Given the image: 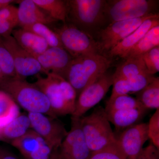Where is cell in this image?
Listing matches in <instances>:
<instances>
[{"instance_id": "obj_1", "label": "cell", "mask_w": 159, "mask_h": 159, "mask_svg": "<svg viewBox=\"0 0 159 159\" xmlns=\"http://www.w3.org/2000/svg\"><path fill=\"white\" fill-rule=\"evenodd\" d=\"M43 77L36 75L34 83L48 99L51 110L56 117L72 115L77 99L76 91L66 80L57 74L50 73Z\"/></svg>"}, {"instance_id": "obj_2", "label": "cell", "mask_w": 159, "mask_h": 159, "mask_svg": "<svg viewBox=\"0 0 159 159\" xmlns=\"http://www.w3.org/2000/svg\"><path fill=\"white\" fill-rule=\"evenodd\" d=\"M0 89L28 112L44 114L57 119L48 98L34 83L17 77L7 78L0 84Z\"/></svg>"}, {"instance_id": "obj_3", "label": "cell", "mask_w": 159, "mask_h": 159, "mask_svg": "<svg viewBox=\"0 0 159 159\" xmlns=\"http://www.w3.org/2000/svg\"><path fill=\"white\" fill-rule=\"evenodd\" d=\"M111 61L102 54H93L74 58L63 78L74 88L77 98L92 83L107 72Z\"/></svg>"}, {"instance_id": "obj_4", "label": "cell", "mask_w": 159, "mask_h": 159, "mask_svg": "<svg viewBox=\"0 0 159 159\" xmlns=\"http://www.w3.org/2000/svg\"><path fill=\"white\" fill-rule=\"evenodd\" d=\"M105 0L66 1L70 24L95 39L99 31L106 27L104 15ZM96 40V39H95Z\"/></svg>"}, {"instance_id": "obj_5", "label": "cell", "mask_w": 159, "mask_h": 159, "mask_svg": "<svg viewBox=\"0 0 159 159\" xmlns=\"http://www.w3.org/2000/svg\"><path fill=\"white\" fill-rule=\"evenodd\" d=\"M80 127L92 153L117 144L104 108L99 106L90 115L80 118Z\"/></svg>"}, {"instance_id": "obj_6", "label": "cell", "mask_w": 159, "mask_h": 159, "mask_svg": "<svg viewBox=\"0 0 159 159\" xmlns=\"http://www.w3.org/2000/svg\"><path fill=\"white\" fill-rule=\"evenodd\" d=\"M159 1L108 0L106 1L104 15L106 27L111 23L133 19L157 13Z\"/></svg>"}, {"instance_id": "obj_7", "label": "cell", "mask_w": 159, "mask_h": 159, "mask_svg": "<svg viewBox=\"0 0 159 159\" xmlns=\"http://www.w3.org/2000/svg\"><path fill=\"white\" fill-rule=\"evenodd\" d=\"M54 30L58 35L62 48L73 58L89 54H102L97 41L72 24L64 23Z\"/></svg>"}, {"instance_id": "obj_8", "label": "cell", "mask_w": 159, "mask_h": 159, "mask_svg": "<svg viewBox=\"0 0 159 159\" xmlns=\"http://www.w3.org/2000/svg\"><path fill=\"white\" fill-rule=\"evenodd\" d=\"M157 13L139 18L111 23L97 33L95 39L101 52L111 51L141 25L145 20Z\"/></svg>"}, {"instance_id": "obj_9", "label": "cell", "mask_w": 159, "mask_h": 159, "mask_svg": "<svg viewBox=\"0 0 159 159\" xmlns=\"http://www.w3.org/2000/svg\"><path fill=\"white\" fill-rule=\"evenodd\" d=\"M113 83V74L107 72L87 86L77 97L71 118L80 119L105 97Z\"/></svg>"}, {"instance_id": "obj_10", "label": "cell", "mask_w": 159, "mask_h": 159, "mask_svg": "<svg viewBox=\"0 0 159 159\" xmlns=\"http://www.w3.org/2000/svg\"><path fill=\"white\" fill-rule=\"evenodd\" d=\"M57 159H89L92 153L86 142L79 119L71 118L70 130L57 150Z\"/></svg>"}, {"instance_id": "obj_11", "label": "cell", "mask_w": 159, "mask_h": 159, "mask_svg": "<svg viewBox=\"0 0 159 159\" xmlns=\"http://www.w3.org/2000/svg\"><path fill=\"white\" fill-rule=\"evenodd\" d=\"M28 116L31 129L42 137L54 151L57 150L68 133L62 122L38 113H29Z\"/></svg>"}, {"instance_id": "obj_12", "label": "cell", "mask_w": 159, "mask_h": 159, "mask_svg": "<svg viewBox=\"0 0 159 159\" xmlns=\"http://www.w3.org/2000/svg\"><path fill=\"white\" fill-rule=\"evenodd\" d=\"M1 38L12 56L16 77L25 80L27 77L37 75L40 73L45 74L44 71L37 59L23 49L11 35Z\"/></svg>"}, {"instance_id": "obj_13", "label": "cell", "mask_w": 159, "mask_h": 159, "mask_svg": "<svg viewBox=\"0 0 159 159\" xmlns=\"http://www.w3.org/2000/svg\"><path fill=\"white\" fill-rule=\"evenodd\" d=\"M117 144L126 159H134L149 139L148 123H139L124 129L116 137Z\"/></svg>"}, {"instance_id": "obj_14", "label": "cell", "mask_w": 159, "mask_h": 159, "mask_svg": "<svg viewBox=\"0 0 159 159\" xmlns=\"http://www.w3.org/2000/svg\"><path fill=\"white\" fill-rule=\"evenodd\" d=\"M11 144L25 158L48 159L54 151L42 137L31 129L22 136L11 141Z\"/></svg>"}, {"instance_id": "obj_15", "label": "cell", "mask_w": 159, "mask_h": 159, "mask_svg": "<svg viewBox=\"0 0 159 159\" xmlns=\"http://www.w3.org/2000/svg\"><path fill=\"white\" fill-rule=\"evenodd\" d=\"M45 74H57L63 78L73 57L61 47H50L42 54L34 56Z\"/></svg>"}, {"instance_id": "obj_16", "label": "cell", "mask_w": 159, "mask_h": 159, "mask_svg": "<svg viewBox=\"0 0 159 159\" xmlns=\"http://www.w3.org/2000/svg\"><path fill=\"white\" fill-rule=\"evenodd\" d=\"M159 25V13L144 21L132 33L108 52L111 57H119L124 59L127 53L139 42L152 28Z\"/></svg>"}, {"instance_id": "obj_17", "label": "cell", "mask_w": 159, "mask_h": 159, "mask_svg": "<svg viewBox=\"0 0 159 159\" xmlns=\"http://www.w3.org/2000/svg\"><path fill=\"white\" fill-rule=\"evenodd\" d=\"M18 9V25L20 28L33 24L52 25L56 21L34 2L33 0L20 1Z\"/></svg>"}, {"instance_id": "obj_18", "label": "cell", "mask_w": 159, "mask_h": 159, "mask_svg": "<svg viewBox=\"0 0 159 159\" xmlns=\"http://www.w3.org/2000/svg\"><path fill=\"white\" fill-rule=\"evenodd\" d=\"M149 73H143L128 79L115 80L109 99L122 95L137 93L151 82L155 78Z\"/></svg>"}, {"instance_id": "obj_19", "label": "cell", "mask_w": 159, "mask_h": 159, "mask_svg": "<svg viewBox=\"0 0 159 159\" xmlns=\"http://www.w3.org/2000/svg\"><path fill=\"white\" fill-rule=\"evenodd\" d=\"M148 111L142 107L114 111L106 114L108 121L113 124L116 130L122 132L139 123Z\"/></svg>"}, {"instance_id": "obj_20", "label": "cell", "mask_w": 159, "mask_h": 159, "mask_svg": "<svg viewBox=\"0 0 159 159\" xmlns=\"http://www.w3.org/2000/svg\"><path fill=\"white\" fill-rule=\"evenodd\" d=\"M11 35L23 49L34 57L42 54L50 48L41 37L22 28L14 29Z\"/></svg>"}, {"instance_id": "obj_21", "label": "cell", "mask_w": 159, "mask_h": 159, "mask_svg": "<svg viewBox=\"0 0 159 159\" xmlns=\"http://www.w3.org/2000/svg\"><path fill=\"white\" fill-rule=\"evenodd\" d=\"M31 129L28 115L20 113L7 125L0 129V138L11 142L22 136Z\"/></svg>"}, {"instance_id": "obj_22", "label": "cell", "mask_w": 159, "mask_h": 159, "mask_svg": "<svg viewBox=\"0 0 159 159\" xmlns=\"http://www.w3.org/2000/svg\"><path fill=\"white\" fill-rule=\"evenodd\" d=\"M117 67L113 74V81L119 79H128L143 73H148L142 56L129 57Z\"/></svg>"}, {"instance_id": "obj_23", "label": "cell", "mask_w": 159, "mask_h": 159, "mask_svg": "<svg viewBox=\"0 0 159 159\" xmlns=\"http://www.w3.org/2000/svg\"><path fill=\"white\" fill-rule=\"evenodd\" d=\"M136 99L147 110L159 109V77L137 93Z\"/></svg>"}, {"instance_id": "obj_24", "label": "cell", "mask_w": 159, "mask_h": 159, "mask_svg": "<svg viewBox=\"0 0 159 159\" xmlns=\"http://www.w3.org/2000/svg\"><path fill=\"white\" fill-rule=\"evenodd\" d=\"M159 46V25L152 28L139 42L125 55L124 59L142 56Z\"/></svg>"}, {"instance_id": "obj_25", "label": "cell", "mask_w": 159, "mask_h": 159, "mask_svg": "<svg viewBox=\"0 0 159 159\" xmlns=\"http://www.w3.org/2000/svg\"><path fill=\"white\" fill-rule=\"evenodd\" d=\"M34 3L55 21L66 23L67 18L66 1L33 0Z\"/></svg>"}, {"instance_id": "obj_26", "label": "cell", "mask_w": 159, "mask_h": 159, "mask_svg": "<svg viewBox=\"0 0 159 159\" xmlns=\"http://www.w3.org/2000/svg\"><path fill=\"white\" fill-rule=\"evenodd\" d=\"M20 113L17 104L13 99L0 90V129L7 125Z\"/></svg>"}, {"instance_id": "obj_27", "label": "cell", "mask_w": 159, "mask_h": 159, "mask_svg": "<svg viewBox=\"0 0 159 159\" xmlns=\"http://www.w3.org/2000/svg\"><path fill=\"white\" fill-rule=\"evenodd\" d=\"M37 34L48 43L50 47H61L62 45L58 35L54 30L44 24H33L22 28Z\"/></svg>"}, {"instance_id": "obj_28", "label": "cell", "mask_w": 159, "mask_h": 159, "mask_svg": "<svg viewBox=\"0 0 159 159\" xmlns=\"http://www.w3.org/2000/svg\"><path fill=\"white\" fill-rule=\"evenodd\" d=\"M143 107L136 98L129 95L118 96L107 101L104 108L106 113L122 110Z\"/></svg>"}, {"instance_id": "obj_29", "label": "cell", "mask_w": 159, "mask_h": 159, "mask_svg": "<svg viewBox=\"0 0 159 159\" xmlns=\"http://www.w3.org/2000/svg\"><path fill=\"white\" fill-rule=\"evenodd\" d=\"M0 69L7 78L16 77L14 62L11 53L0 37Z\"/></svg>"}, {"instance_id": "obj_30", "label": "cell", "mask_w": 159, "mask_h": 159, "mask_svg": "<svg viewBox=\"0 0 159 159\" xmlns=\"http://www.w3.org/2000/svg\"><path fill=\"white\" fill-rule=\"evenodd\" d=\"M142 56L145 67L149 74L154 75L159 72V46L146 52Z\"/></svg>"}, {"instance_id": "obj_31", "label": "cell", "mask_w": 159, "mask_h": 159, "mask_svg": "<svg viewBox=\"0 0 159 159\" xmlns=\"http://www.w3.org/2000/svg\"><path fill=\"white\" fill-rule=\"evenodd\" d=\"M89 159H126L118 144L93 153Z\"/></svg>"}, {"instance_id": "obj_32", "label": "cell", "mask_w": 159, "mask_h": 159, "mask_svg": "<svg viewBox=\"0 0 159 159\" xmlns=\"http://www.w3.org/2000/svg\"><path fill=\"white\" fill-rule=\"evenodd\" d=\"M148 134L151 143L159 150V109L157 110L149 120Z\"/></svg>"}, {"instance_id": "obj_33", "label": "cell", "mask_w": 159, "mask_h": 159, "mask_svg": "<svg viewBox=\"0 0 159 159\" xmlns=\"http://www.w3.org/2000/svg\"><path fill=\"white\" fill-rule=\"evenodd\" d=\"M0 17L12 23L15 25H18V9L11 4L5 6L0 10Z\"/></svg>"}, {"instance_id": "obj_34", "label": "cell", "mask_w": 159, "mask_h": 159, "mask_svg": "<svg viewBox=\"0 0 159 159\" xmlns=\"http://www.w3.org/2000/svg\"><path fill=\"white\" fill-rule=\"evenodd\" d=\"M134 159H159V150L151 142Z\"/></svg>"}, {"instance_id": "obj_35", "label": "cell", "mask_w": 159, "mask_h": 159, "mask_svg": "<svg viewBox=\"0 0 159 159\" xmlns=\"http://www.w3.org/2000/svg\"><path fill=\"white\" fill-rule=\"evenodd\" d=\"M15 27L16 26L12 23L0 17V37H6L11 35Z\"/></svg>"}, {"instance_id": "obj_36", "label": "cell", "mask_w": 159, "mask_h": 159, "mask_svg": "<svg viewBox=\"0 0 159 159\" xmlns=\"http://www.w3.org/2000/svg\"><path fill=\"white\" fill-rule=\"evenodd\" d=\"M0 159H19L9 151L0 147Z\"/></svg>"}, {"instance_id": "obj_37", "label": "cell", "mask_w": 159, "mask_h": 159, "mask_svg": "<svg viewBox=\"0 0 159 159\" xmlns=\"http://www.w3.org/2000/svg\"><path fill=\"white\" fill-rule=\"evenodd\" d=\"M16 2V1H13V0H0V10L5 6H7V5H9Z\"/></svg>"}, {"instance_id": "obj_38", "label": "cell", "mask_w": 159, "mask_h": 159, "mask_svg": "<svg viewBox=\"0 0 159 159\" xmlns=\"http://www.w3.org/2000/svg\"><path fill=\"white\" fill-rule=\"evenodd\" d=\"M7 77L5 76L4 74H3L2 71L0 69V84L4 82L7 79Z\"/></svg>"}, {"instance_id": "obj_39", "label": "cell", "mask_w": 159, "mask_h": 159, "mask_svg": "<svg viewBox=\"0 0 159 159\" xmlns=\"http://www.w3.org/2000/svg\"><path fill=\"white\" fill-rule=\"evenodd\" d=\"M24 159H29L25 158H24ZM48 159H57V157L56 156V154H55V152H53V153H52V155H51V157H50V158H49Z\"/></svg>"}]
</instances>
